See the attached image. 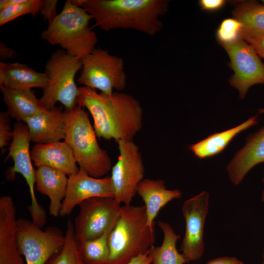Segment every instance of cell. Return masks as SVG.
I'll list each match as a JSON object with an SVG mask.
<instances>
[{
    "label": "cell",
    "instance_id": "cell-3",
    "mask_svg": "<svg viewBox=\"0 0 264 264\" xmlns=\"http://www.w3.org/2000/svg\"><path fill=\"white\" fill-rule=\"evenodd\" d=\"M154 241V229L147 224L145 206L124 205L109 236L108 264H126L146 253Z\"/></svg>",
    "mask_w": 264,
    "mask_h": 264
},
{
    "label": "cell",
    "instance_id": "cell-41",
    "mask_svg": "<svg viewBox=\"0 0 264 264\" xmlns=\"http://www.w3.org/2000/svg\"></svg>",
    "mask_w": 264,
    "mask_h": 264
},
{
    "label": "cell",
    "instance_id": "cell-7",
    "mask_svg": "<svg viewBox=\"0 0 264 264\" xmlns=\"http://www.w3.org/2000/svg\"><path fill=\"white\" fill-rule=\"evenodd\" d=\"M82 67L77 82L101 92L111 95L123 91L127 84L123 59L101 48H95L81 60Z\"/></svg>",
    "mask_w": 264,
    "mask_h": 264
},
{
    "label": "cell",
    "instance_id": "cell-9",
    "mask_svg": "<svg viewBox=\"0 0 264 264\" xmlns=\"http://www.w3.org/2000/svg\"><path fill=\"white\" fill-rule=\"evenodd\" d=\"M31 141L29 131L26 124L22 122L15 123L13 129L12 141L9 147L7 159L11 157L14 165L7 171L9 179L13 178L16 173H19L24 178L29 188L31 203L28 209L32 221L42 228L46 223V214L38 203L35 196L34 186L36 183V171L32 163L29 144Z\"/></svg>",
    "mask_w": 264,
    "mask_h": 264
},
{
    "label": "cell",
    "instance_id": "cell-6",
    "mask_svg": "<svg viewBox=\"0 0 264 264\" xmlns=\"http://www.w3.org/2000/svg\"><path fill=\"white\" fill-rule=\"evenodd\" d=\"M82 67L81 60L69 55L63 49L51 54L44 69L48 82L40 99L45 109H53L57 102L61 103L66 110L77 106L79 88L76 85L75 77Z\"/></svg>",
    "mask_w": 264,
    "mask_h": 264
},
{
    "label": "cell",
    "instance_id": "cell-29",
    "mask_svg": "<svg viewBox=\"0 0 264 264\" xmlns=\"http://www.w3.org/2000/svg\"><path fill=\"white\" fill-rule=\"evenodd\" d=\"M241 24L234 19L223 20L217 31V36L220 43L233 42L240 39Z\"/></svg>",
    "mask_w": 264,
    "mask_h": 264
},
{
    "label": "cell",
    "instance_id": "cell-26",
    "mask_svg": "<svg viewBox=\"0 0 264 264\" xmlns=\"http://www.w3.org/2000/svg\"><path fill=\"white\" fill-rule=\"evenodd\" d=\"M113 226L97 238L78 242L80 252L87 264H108L109 236Z\"/></svg>",
    "mask_w": 264,
    "mask_h": 264
},
{
    "label": "cell",
    "instance_id": "cell-1",
    "mask_svg": "<svg viewBox=\"0 0 264 264\" xmlns=\"http://www.w3.org/2000/svg\"><path fill=\"white\" fill-rule=\"evenodd\" d=\"M77 105L86 108L93 120L96 136L106 140H132L142 126L143 110L139 101L121 92L98 93L79 87Z\"/></svg>",
    "mask_w": 264,
    "mask_h": 264
},
{
    "label": "cell",
    "instance_id": "cell-8",
    "mask_svg": "<svg viewBox=\"0 0 264 264\" xmlns=\"http://www.w3.org/2000/svg\"><path fill=\"white\" fill-rule=\"evenodd\" d=\"M17 238L25 264H46L65 242V235L59 228L50 226L43 230L24 218L17 220Z\"/></svg>",
    "mask_w": 264,
    "mask_h": 264
},
{
    "label": "cell",
    "instance_id": "cell-27",
    "mask_svg": "<svg viewBox=\"0 0 264 264\" xmlns=\"http://www.w3.org/2000/svg\"><path fill=\"white\" fill-rule=\"evenodd\" d=\"M46 264H87L80 252L75 236L74 224L70 219L67 222L65 242L62 247Z\"/></svg>",
    "mask_w": 264,
    "mask_h": 264
},
{
    "label": "cell",
    "instance_id": "cell-19",
    "mask_svg": "<svg viewBox=\"0 0 264 264\" xmlns=\"http://www.w3.org/2000/svg\"><path fill=\"white\" fill-rule=\"evenodd\" d=\"M137 193L145 203L147 224L154 227V221L160 210L171 201L179 199L182 196L178 189H166L162 179L145 178L139 184Z\"/></svg>",
    "mask_w": 264,
    "mask_h": 264
},
{
    "label": "cell",
    "instance_id": "cell-21",
    "mask_svg": "<svg viewBox=\"0 0 264 264\" xmlns=\"http://www.w3.org/2000/svg\"><path fill=\"white\" fill-rule=\"evenodd\" d=\"M48 80L45 72H40L19 63H0V86L11 88L44 89Z\"/></svg>",
    "mask_w": 264,
    "mask_h": 264
},
{
    "label": "cell",
    "instance_id": "cell-11",
    "mask_svg": "<svg viewBox=\"0 0 264 264\" xmlns=\"http://www.w3.org/2000/svg\"><path fill=\"white\" fill-rule=\"evenodd\" d=\"M80 209L74 223L78 242L97 238L113 227L121 206L113 198L95 197L79 205Z\"/></svg>",
    "mask_w": 264,
    "mask_h": 264
},
{
    "label": "cell",
    "instance_id": "cell-10",
    "mask_svg": "<svg viewBox=\"0 0 264 264\" xmlns=\"http://www.w3.org/2000/svg\"><path fill=\"white\" fill-rule=\"evenodd\" d=\"M119 155L111 169V178L115 200L119 204L130 205L144 179L145 167L139 147L132 140L118 142Z\"/></svg>",
    "mask_w": 264,
    "mask_h": 264
},
{
    "label": "cell",
    "instance_id": "cell-22",
    "mask_svg": "<svg viewBox=\"0 0 264 264\" xmlns=\"http://www.w3.org/2000/svg\"><path fill=\"white\" fill-rule=\"evenodd\" d=\"M3 100L7 107L10 117L17 122L24 123L29 118L42 111L43 107L40 99H38L30 88H11L0 86Z\"/></svg>",
    "mask_w": 264,
    "mask_h": 264
},
{
    "label": "cell",
    "instance_id": "cell-5",
    "mask_svg": "<svg viewBox=\"0 0 264 264\" xmlns=\"http://www.w3.org/2000/svg\"><path fill=\"white\" fill-rule=\"evenodd\" d=\"M64 112L65 141L72 150L77 163L91 176H104L110 170L111 161L106 151L99 146L88 113L78 105Z\"/></svg>",
    "mask_w": 264,
    "mask_h": 264
},
{
    "label": "cell",
    "instance_id": "cell-2",
    "mask_svg": "<svg viewBox=\"0 0 264 264\" xmlns=\"http://www.w3.org/2000/svg\"><path fill=\"white\" fill-rule=\"evenodd\" d=\"M167 0H83L82 8L94 20L92 29L109 31L132 29L149 36L160 32L159 18L168 11Z\"/></svg>",
    "mask_w": 264,
    "mask_h": 264
},
{
    "label": "cell",
    "instance_id": "cell-4",
    "mask_svg": "<svg viewBox=\"0 0 264 264\" xmlns=\"http://www.w3.org/2000/svg\"><path fill=\"white\" fill-rule=\"evenodd\" d=\"M91 19L85 9L67 0L62 11L42 32L41 38L81 60L95 48L98 41L89 27Z\"/></svg>",
    "mask_w": 264,
    "mask_h": 264
},
{
    "label": "cell",
    "instance_id": "cell-20",
    "mask_svg": "<svg viewBox=\"0 0 264 264\" xmlns=\"http://www.w3.org/2000/svg\"><path fill=\"white\" fill-rule=\"evenodd\" d=\"M64 172L45 166L37 167L36 171V189L50 199V214L60 216L63 201L65 197L68 178Z\"/></svg>",
    "mask_w": 264,
    "mask_h": 264
},
{
    "label": "cell",
    "instance_id": "cell-16",
    "mask_svg": "<svg viewBox=\"0 0 264 264\" xmlns=\"http://www.w3.org/2000/svg\"><path fill=\"white\" fill-rule=\"evenodd\" d=\"M264 162V127L250 135L244 146L233 156L226 166L229 178L240 184L247 174L257 164Z\"/></svg>",
    "mask_w": 264,
    "mask_h": 264
},
{
    "label": "cell",
    "instance_id": "cell-36",
    "mask_svg": "<svg viewBox=\"0 0 264 264\" xmlns=\"http://www.w3.org/2000/svg\"><path fill=\"white\" fill-rule=\"evenodd\" d=\"M152 259L149 255L148 251L132 258L126 264H151Z\"/></svg>",
    "mask_w": 264,
    "mask_h": 264
},
{
    "label": "cell",
    "instance_id": "cell-28",
    "mask_svg": "<svg viewBox=\"0 0 264 264\" xmlns=\"http://www.w3.org/2000/svg\"><path fill=\"white\" fill-rule=\"evenodd\" d=\"M41 0H0V25L22 15L39 14Z\"/></svg>",
    "mask_w": 264,
    "mask_h": 264
},
{
    "label": "cell",
    "instance_id": "cell-32",
    "mask_svg": "<svg viewBox=\"0 0 264 264\" xmlns=\"http://www.w3.org/2000/svg\"><path fill=\"white\" fill-rule=\"evenodd\" d=\"M255 50L258 55L264 58V35L247 39L245 41Z\"/></svg>",
    "mask_w": 264,
    "mask_h": 264
},
{
    "label": "cell",
    "instance_id": "cell-34",
    "mask_svg": "<svg viewBox=\"0 0 264 264\" xmlns=\"http://www.w3.org/2000/svg\"><path fill=\"white\" fill-rule=\"evenodd\" d=\"M16 56V52L14 49L7 46L2 41L0 42V59L1 60L13 59Z\"/></svg>",
    "mask_w": 264,
    "mask_h": 264
},
{
    "label": "cell",
    "instance_id": "cell-37",
    "mask_svg": "<svg viewBox=\"0 0 264 264\" xmlns=\"http://www.w3.org/2000/svg\"><path fill=\"white\" fill-rule=\"evenodd\" d=\"M262 181H263V183L264 188H263V192H262V194L261 200H262V201L263 202H264V175H263V179H262Z\"/></svg>",
    "mask_w": 264,
    "mask_h": 264
},
{
    "label": "cell",
    "instance_id": "cell-12",
    "mask_svg": "<svg viewBox=\"0 0 264 264\" xmlns=\"http://www.w3.org/2000/svg\"><path fill=\"white\" fill-rule=\"evenodd\" d=\"M220 44L227 52L234 72L230 84L242 99L252 86L264 84V64L254 48L243 40Z\"/></svg>",
    "mask_w": 264,
    "mask_h": 264
},
{
    "label": "cell",
    "instance_id": "cell-23",
    "mask_svg": "<svg viewBox=\"0 0 264 264\" xmlns=\"http://www.w3.org/2000/svg\"><path fill=\"white\" fill-rule=\"evenodd\" d=\"M258 123L257 116H253L240 125L225 131L215 132L189 146L190 151L199 159L211 157L222 152L239 133Z\"/></svg>",
    "mask_w": 264,
    "mask_h": 264
},
{
    "label": "cell",
    "instance_id": "cell-30",
    "mask_svg": "<svg viewBox=\"0 0 264 264\" xmlns=\"http://www.w3.org/2000/svg\"><path fill=\"white\" fill-rule=\"evenodd\" d=\"M10 116L7 111L0 113V147L3 154L5 151L4 147L9 145L12 138L13 131L11 129Z\"/></svg>",
    "mask_w": 264,
    "mask_h": 264
},
{
    "label": "cell",
    "instance_id": "cell-17",
    "mask_svg": "<svg viewBox=\"0 0 264 264\" xmlns=\"http://www.w3.org/2000/svg\"><path fill=\"white\" fill-rule=\"evenodd\" d=\"M24 123L28 127L31 141L35 144L50 143L65 138L66 118L61 107L45 109Z\"/></svg>",
    "mask_w": 264,
    "mask_h": 264
},
{
    "label": "cell",
    "instance_id": "cell-40",
    "mask_svg": "<svg viewBox=\"0 0 264 264\" xmlns=\"http://www.w3.org/2000/svg\"></svg>",
    "mask_w": 264,
    "mask_h": 264
},
{
    "label": "cell",
    "instance_id": "cell-18",
    "mask_svg": "<svg viewBox=\"0 0 264 264\" xmlns=\"http://www.w3.org/2000/svg\"><path fill=\"white\" fill-rule=\"evenodd\" d=\"M34 166L50 167L70 176L77 173L79 168L72 150L65 141L47 144H35L31 151Z\"/></svg>",
    "mask_w": 264,
    "mask_h": 264
},
{
    "label": "cell",
    "instance_id": "cell-15",
    "mask_svg": "<svg viewBox=\"0 0 264 264\" xmlns=\"http://www.w3.org/2000/svg\"><path fill=\"white\" fill-rule=\"evenodd\" d=\"M16 209L12 198H0V264H24L17 238Z\"/></svg>",
    "mask_w": 264,
    "mask_h": 264
},
{
    "label": "cell",
    "instance_id": "cell-39",
    "mask_svg": "<svg viewBox=\"0 0 264 264\" xmlns=\"http://www.w3.org/2000/svg\"><path fill=\"white\" fill-rule=\"evenodd\" d=\"M259 112L260 113H264V108L260 110Z\"/></svg>",
    "mask_w": 264,
    "mask_h": 264
},
{
    "label": "cell",
    "instance_id": "cell-13",
    "mask_svg": "<svg viewBox=\"0 0 264 264\" xmlns=\"http://www.w3.org/2000/svg\"><path fill=\"white\" fill-rule=\"evenodd\" d=\"M209 204V194L204 191L186 200L182 206L185 231L180 250L188 262L198 260L204 254V227Z\"/></svg>",
    "mask_w": 264,
    "mask_h": 264
},
{
    "label": "cell",
    "instance_id": "cell-31",
    "mask_svg": "<svg viewBox=\"0 0 264 264\" xmlns=\"http://www.w3.org/2000/svg\"><path fill=\"white\" fill-rule=\"evenodd\" d=\"M57 0H41L40 12L44 20H47L48 24L50 23L57 15Z\"/></svg>",
    "mask_w": 264,
    "mask_h": 264
},
{
    "label": "cell",
    "instance_id": "cell-25",
    "mask_svg": "<svg viewBox=\"0 0 264 264\" xmlns=\"http://www.w3.org/2000/svg\"><path fill=\"white\" fill-rule=\"evenodd\" d=\"M157 224L163 233V239L160 246L154 245L148 250L152 264H184L188 262L176 248V242L180 236L168 222L159 220Z\"/></svg>",
    "mask_w": 264,
    "mask_h": 264
},
{
    "label": "cell",
    "instance_id": "cell-24",
    "mask_svg": "<svg viewBox=\"0 0 264 264\" xmlns=\"http://www.w3.org/2000/svg\"><path fill=\"white\" fill-rule=\"evenodd\" d=\"M233 16L242 25L240 39L245 41L264 35V4L255 0L239 2Z\"/></svg>",
    "mask_w": 264,
    "mask_h": 264
},
{
    "label": "cell",
    "instance_id": "cell-38",
    "mask_svg": "<svg viewBox=\"0 0 264 264\" xmlns=\"http://www.w3.org/2000/svg\"><path fill=\"white\" fill-rule=\"evenodd\" d=\"M262 257H263L262 264H264V246L263 248V252Z\"/></svg>",
    "mask_w": 264,
    "mask_h": 264
},
{
    "label": "cell",
    "instance_id": "cell-33",
    "mask_svg": "<svg viewBox=\"0 0 264 264\" xmlns=\"http://www.w3.org/2000/svg\"><path fill=\"white\" fill-rule=\"evenodd\" d=\"M224 2L223 0H201L199 4L202 9L215 10L222 7Z\"/></svg>",
    "mask_w": 264,
    "mask_h": 264
},
{
    "label": "cell",
    "instance_id": "cell-14",
    "mask_svg": "<svg viewBox=\"0 0 264 264\" xmlns=\"http://www.w3.org/2000/svg\"><path fill=\"white\" fill-rule=\"evenodd\" d=\"M95 197L114 198L111 176L96 178L80 168L77 173L68 176L66 192L60 216L69 215L77 205Z\"/></svg>",
    "mask_w": 264,
    "mask_h": 264
},
{
    "label": "cell",
    "instance_id": "cell-35",
    "mask_svg": "<svg viewBox=\"0 0 264 264\" xmlns=\"http://www.w3.org/2000/svg\"><path fill=\"white\" fill-rule=\"evenodd\" d=\"M206 264H244L243 262L235 257L223 256L208 261Z\"/></svg>",
    "mask_w": 264,
    "mask_h": 264
}]
</instances>
